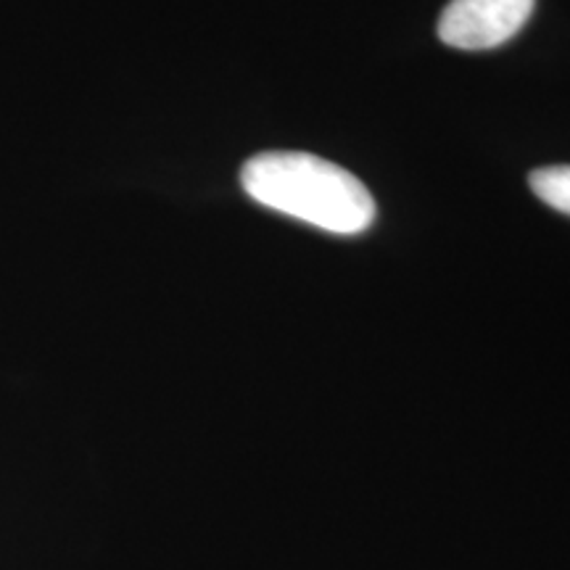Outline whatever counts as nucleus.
I'll return each instance as SVG.
<instances>
[{
    "label": "nucleus",
    "mask_w": 570,
    "mask_h": 570,
    "mask_svg": "<svg viewBox=\"0 0 570 570\" xmlns=\"http://www.w3.org/2000/svg\"><path fill=\"white\" fill-rule=\"evenodd\" d=\"M537 0H452L439 19V38L458 51H489L523 30Z\"/></svg>",
    "instance_id": "obj_2"
},
{
    "label": "nucleus",
    "mask_w": 570,
    "mask_h": 570,
    "mask_svg": "<svg viewBox=\"0 0 570 570\" xmlns=\"http://www.w3.org/2000/svg\"><path fill=\"white\" fill-rule=\"evenodd\" d=\"M529 185L547 206L570 217V164L537 169V173H531Z\"/></svg>",
    "instance_id": "obj_3"
},
{
    "label": "nucleus",
    "mask_w": 570,
    "mask_h": 570,
    "mask_svg": "<svg viewBox=\"0 0 570 570\" xmlns=\"http://www.w3.org/2000/svg\"><path fill=\"white\" fill-rule=\"evenodd\" d=\"M240 185L256 204L327 233L356 235L375 219V202L365 183L312 154H256L240 169Z\"/></svg>",
    "instance_id": "obj_1"
}]
</instances>
